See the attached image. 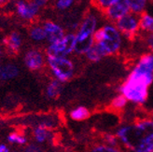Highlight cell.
<instances>
[{
  "label": "cell",
  "mask_w": 153,
  "mask_h": 152,
  "mask_svg": "<svg viewBox=\"0 0 153 152\" xmlns=\"http://www.w3.org/2000/svg\"><path fill=\"white\" fill-rule=\"evenodd\" d=\"M123 39L133 40L139 36V15L129 12L114 22Z\"/></svg>",
  "instance_id": "obj_6"
},
{
  "label": "cell",
  "mask_w": 153,
  "mask_h": 152,
  "mask_svg": "<svg viewBox=\"0 0 153 152\" xmlns=\"http://www.w3.org/2000/svg\"><path fill=\"white\" fill-rule=\"evenodd\" d=\"M103 143L106 144V145L115 147V148H120L119 140L115 133H106L103 136Z\"/></svg>",
  "instance_id": "obj_23"
},
{
  "label": "cell",
  "mask_w": 153,
  "mask_h": 152,
  "mask_svg": "<svg viewBox=\"0 0 153 152\" xmlns=\"http://www.w3.org/2000/svg\"><path fill=\"white\" fill-rule=\"evenodd\" d=\"M47 63L55 79L61 82L70 80L75 73V65L67 56L47 55Z\"/></svg>",
  "instance_id": "obj_5"
},
{
  "label": "cell",
  "mask_w": 153,
  "mask_h": 152,
  "mask_svg": "<svg viewBox=\"0 0 153 152\" xmlns=\"http://www.w3.org/2000/svg\"><path fill=\"white\" fill-rule=\"evenodd\" d=\"M153 33V14L144 11L139 15V34Z\"/></svg>",
  "instance_id": "obj_12"
},
{
  "label": "cell",
  "mask_w": 153,
  "mask_h": 152,
  "mask_svg": "<svg viewBox=\"0 0 153 152\" xmlns=\"http://www.w3.org/2000/svg\"><path fill=\"white\" fill-rule=\"evenodd\" d=\"M43 28L45 29L46 34H47V39L50 43L59 41L65 35L64 29L52 22H46L43 24Z\"/></svg>",
  "instance_id": "obj_11"
},
{
  "label": "cell",
  "mask_w": 153,
  "mask_h": 152,
  "mask_svg": "<svg viewBox=\"0 0 153 152\" xmlns=\"http://www.w3.org/2000/svg\"><path fill=\"white\" fill-rule=\"evenodd\" d=\"M128 103H129V101L124 97V95H122L121 93H119V94H117L111 100L110 108L114 111H121L126 108Z\"/></svg>",
  "instance_id": "obj_18"
},
{
  "label": "cell",
  "mask_w": 153,
  "mask_h": 152,
  "mask_svg": "<svg viewBox=\"0 0 153 152\" xmlns=\"http://www.w3.org/2000/svg\"><path fill=\"white\" fill-rule=\"evenodd\" d=\"M125 1L127 2L131 12L140 15L146 11L149 0H125Z\"/></svg>",
  "instance_id": "obj_13"
},
{
  "label": "cell",
  "mask_w": 153,
  "mask_h": 152,
  "mask_svg": "<svg viewBox=\"0 0 153 152\" xmlns=\"http://www.w3.org/2000/svg\"><path fill=\"white\" fill-rule=\"evenodd\" d=\"M34 136H35V139L37 143H44L50 139L51 133L45 126H39L35 129Z\"/></svg>",
  "instance_id": "obj_19"
},
{
  "label": "cell",
  "mask_w": 153,
  "mask_h": 152,
  "mask_svg": "<svg viewBox=\"0 0 153 152\" xmlns=\"http://www.w3.org/2000/svg\"><path fill=\"white\" fill-rule=\"evenodd\" d=\"M153 83V52L142 55L133 65L126 79L119 86L118 92L136 105L147 102L149 90Z\"/></svg>",
  "instance_id": "obj_1"
},
{
  "label": "cell",
  "mask_w": 153,
  "mask_h": 152,
  "mask_svg": "<svg viewBox=\"0 0 153 152\" xmlns=\"http://www.w3.org/2000/svg\"><path fill=\"white\" fill-rule=\"evenodd\" d=\"M25 63L30 70H38L44 65V57L40 51L32 50L25 54Z\"/></svg>",
  "instance_id": "obj_10"
},
{
  "label": "cell",
  "mask_w": 153,
  "mask_h": 152,
  "mask_svg": "<svg viewBox=\"0 0 153 152\" xmlns=\"http://www.w3.org/2000/svg\"><path fill=\"white\" fill-rule=\"evenodd\" d=\"M93 152H119L120 151V148H115L106 145V144H102V145H97L91 149Z\"/></svg>",
  "instance_id": "obj_24"
},
{
  "label": "cell",
  "mask_w": 153,
  "mask_h": 152,
  "mask_svg": "<svg viewBox=\"0 0 153 152\" xmlns=\"http://www.w3.org/2000/svg\"><path fill=\"white\" fill-rule=\"evenodd\" d=\"M115 135L120 148L133 152H153V118L122 123Z\"/></svg>",
  "instance_id": "obj_2"
},
{
  "label": "cell",
  "mask_w": 153,
  "mask_h": 152,
  "mask_svg": "<svg viewBox=\"0 0 153 152\" xmlns=\"http://www.w3.org/2000/svg\"><path fill=\"white\" fill-rule=\"evenodd\" d=\"M94 39L103 57H106L118 54L123 46L124 39L115 24L109 22L95 30Z\"/></svg>",
  "instance_id": "obj_3"
},
{
  "label": "cell",
  "mask_w": 153,
  "mask_h": 152,
  "mask_svg": "<svg viewBox=\"0 0 153 152\" xmlns=\"http://www.w3.org/2000/svg\"><path fill=\"white\" fill-rule=\"evenodd\" d=\"M3 1H4V0H0V5H1V3H2Z\"/></svg>",
  "instance_id": "obj_31"
},
{
  "label": "cell",
  "mask_w": 153,
  "mask_h": 152,
  "mask_svg": "<svg viewBox=\"0 0 153 152\" xmlns=\"http://www.w3.org/2000/svg\"><path fill=\"white\" fill-rule=\"evenodd\" d=\"M75 0H57L56 1V6L59 10H66L73 5Z\"/></svg>",
  "instance_id": "obj_27"
},
{
  "label": "cell",
  "mask_w": 153,
  "mask_h": 152,
  "mask_svg": "<svg viewBox=\"0 0 153 152\" xmlns=\"http://www.w3.org/2000/svg\"><path fill=\"white\" fill-rule=\"evenodd\" d=\"M115 0H94V4L98 10L105 11Z\"/></svg>",
  "instance_id": "obj_26"
},
{
  "label": "cell",
  "mask_w": 153,
  "mask_h": 152,
  "mask_svg": "<svg viewBox=\"0 0 153 152\" xmlns=\"http://www.w3.org/2000/svg\"><path fill=\"white\" fill-rule=\"evenodd\" d=\"M0 55H1V50H0Z\"/></svg>",
  "instance_id": "obj_32"
},
{
  "label": "cell",
  "mask_w": 153,
  "mask_h": 152,
  "mask_svg": "<svg viewBox=\"0 0 153 152\" xmlns=\"http://www.w3.org/2000/svg\"><path fill=\"white\" fill-rule=\"evenodd\" d=\"M0 80H1V76H0Z\"/></svg>",
  "instance_id": "obj_33"
},
{
  "label": "cell",
  "mask_w": 153,
  "mask_h": 152,
  "mask_svg": "<svg viewBox=\"0 0 153 152\" xmlns=\"http://www.w3.org/2000/svg\"><path fill=\"white\" fill-rule=\"evenodd\" d=\"M16 10L17 13L25 20H32L39 10L38 7L34 1L33 2H26L25 0H19L16 3Z\"/></svg>",
  "instance_id": "obj_9"
},
{
  "label": "cell",
  "mask_w": 153,
  "mask_h": 152,
  "mask_svg": "<svg viewBox=\"0 0 153 152\" xmlns=\"http://www.w3.org/2000/svg\"><path fill=\"white\" fill-rule=\"evenodd\" d=\"M9 148H7L6 145H3V144H1L0 145V152H9Z\"/></svg>",
  "instance_id": "obj_30"
},
{
  "label": "cell",
  "mask_w": 153,
  "mask_h": 152,
  "mask_svg": "<svg viewBox=\"0 0 153 152\" xmlns=\"http://www.w3.org/2000/svg\"><path fill=\"white\" fill-rule=\"evenodd\" d=\"M98 20L94 14H88L83 19L78 32L76 34L75 52L79 55L85 54L86 51L91 49L94 44V33L97 29Z\"/></svg>",
  "instance_id": "obj_4"
},
{
  "label": "cell",
  "mask_w": 153,
  "mask_h": 152,
  "mask_svg": "<svg viewBox=\"0 0 153 152\" xmlns=\"http://www.w3.org/2000/svg\"><path fill=\"white\" fill-rule=\"evenodd\" d=\"M76 35L66 34L59 41L50 43L47 55L51 56H68L75 50Z\"/></svg>",
  "instance_id": "obj_7"
},
{
  "label": "cell",
  "mask_w": 153,
  "mask_h": 152,
  "mask_svg": "<svg viewBox=\"0 0 153 152\" xmlns=\"http://www.w3.org/2000/svg\"><path fill=\"white\" fill-rule=\"evenodd\" d=\"M139 36H141L143 43L149 52H153V33L139 34Z\"/></svg>",
  "instance_id": "obj_25"
},
{
  "label": "cell",
  "mask_w": 153,
  "mask_h": 152,
  "mask_svg": "<svg viewBox=\"0 0 153 152\" xmlns=\"http://www.w3.org/2000/svg\"><path fill=\"white\" fill-rule=\"evenodd\" d=\"M30 36L35 41H43L47 39V34L43 26H36L30 31Z\"/></svg>",
  "instance_id": "obj_21"
},
{
  "label": "cell",
  "mask_w": 153,
  "mask_h": 152,
  "mask_svg": "<svg viewBox=\"0 0 153 152\" xmlns=\"http://www.w3.org/2000/svg\"><path fill=\"white\" fill-rule=\"evenodd\" d=\"M103 12L105 18L109 21V22L114 24L115 22L123 17L127 13L131 12V10H130V7L125 0H115Z\"/></svg>",
  "instance_id": "obj_8"
},
{
  "label": "cell",
  "mask_w": 153,
  "mask_h": 152,
  "mask_svg": "<svg viewBox=\"0 0 153 152\" xmlns=\"http://www.w3.org/2000/svg\"><path fill=\"white\" fill-rule=\"evenodd\" d=\"M7 141L11 144H17V145H25L26 143V137L18 133H11L7 136Z\"/></svg>",
  "instance_id": "obj_22"
},
{
  "label": "cell",
  "mask_w": 153,
  "mask_h": 152,
  "mask_svg": "<svg viewBox=\"0 0 153 152\" xmlns=\"http://www.w3.org/2000/svg\"><path fill=\"white\" fill-rule=\"evenodd\" d=\"M5 43L6 46L10 50L17 51L22 45V37L18 33H12L9 36V37L6 39Z\"/></svg>",
  "instance_id": "obj_17"
},
{
  "label": "cell",
  "mask_w": 153,
  "mask_h": 152,
  "mask_svg": "<svg viewBox=\"0 0 153 152\" xmlns=\"http://www.w3.org/2000/svg\"><path fill=\"white\" fill-rule=\"evenodd\" d=\"M48 1H49V0H34V2H35L38 7H39L47 4Z\"/></svg>",
  "instance_id": "obj_28"
},
{
  "label": "cell",
  "mask_w": 153,
  "mask_h": 152,
  "mask_svg": "<svg viewBox=\"0 0 153 152\" xmlns=\"http://www.w3.org/2000/svg\"><path fill=\"white\" fill-rule=\"evenodd\" d=\"M19 70L16 65H6L0 66V76L1 80H9L16 78L18 76Z\"/></svg>",
  "instance_id": "obj_14"
},
{
  "label": "cell",
  "mask_w": 153,
  "mask_h": 152,
  "mask_svg": "<svg viewBox=\"0 0 153 152\" xmlns=\"http://www.w3.org/2000/svg\"><path fill=\"white\" fill-rule=\"evenodd\" d=\"M84 55L86 56L88 61H90L91 63H98L99 61L102 60V58H104L103 55L101 54V52L99 51V50L97 49V47L94 44L93 47L86 51V53Z\"/></svg>",
  "instance_id": "obj_20"
},
{
  "label": "cell",
  "mask_w": 153,
  "mask_h": 152,
  "mask_svg": "<svg viewBox=\"0 0 153 152\" xmlns=\"http://www.w3.org/2000/svg\"><path fill=\"white\" fill-rule=\"evenodd\" d=\"M26 151H39V148L35 145H31L26 148Z\"/></svg>",
  "instance_id": "obj_29"
},
{
  "label": "cell",
  "mask_w": 153,
  "mask_h": 152,
  "mask_svg": "<svg viewBox=\"0 0 153 152\" xmlns=\"http://www.w3.org/2000/svg\"><path fill=\"white\" fill-rule=\"evenodd\" d=\"M90 115H91L90 110L87 108H85V106H81V105L74 108L69 113L70 118L75 121H83L87 119L90 117Z\"/></svg>",
  "instance_id": "obj_16"
},
{
  "label": "cell",
  "mask_w": 153,
  "mask_h": 152,
  "mask_svg": "<svg viewBox=\"0 0 153 152\" xmlns=\"http://www.w3.org/2000/svg\"><path fill=\"white\" fill-rule=\"evenodd\" d=\"M62 82L54 79L49 83V85L47 86V89H46V94L49 98H51V99H55L57 98L61 93H62Z\"/></svg>",
  "instance_id": "obj_15"
}]
</instances>
